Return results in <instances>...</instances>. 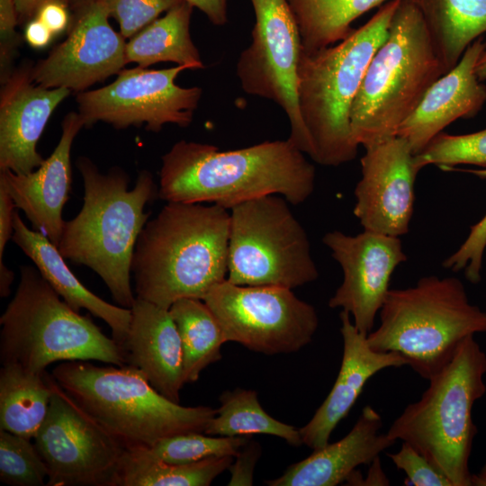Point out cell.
I'll list each match as a JSON object with an SVG mask.
<instances>
[{
	"instance_id": "6da1fadb",
	"label": "cell",
	"mask_w": 486,
	"mask_h": 486,
	"mask_svg": "<svg viewBox=\"0 0 486 486\" xmlns=\"http://www.w3.org/2000/svg\"><path fill=\"white\" fill-rule=\"evenodd\" d=\"M315 179L314 166L288 139L228 151L180 140L162 157L158 195L167 202H210L229 211L270 194L296 205L312 194Z\"/></svg>"
},
{
	"instance_id": "7a4b0ae2",
	"label": "cell",
	"mask_w": 486,
	"mask_h": 486,
	"mask_svg": "<svg viewBox=\"0 0 486 486\" xmlns=\"http://www.w3.org/2000/svg\"><path fill=\"white\" fill-rule=\"evenodd\" d=\"M230 225L221 206L167 202L136 243V297L165 309L182 298L202 300L227 279Z\"/></svg>"
},
{
	"instance_id": "3957f363",
	"label": "cell",
	"mask_w": 486,
	"mask_h": 486,
	"mask_svg": "<svg viewBox=\"0 0 486 486\" xmlns=\"http://www.w3.org/2000/svg\"><path fill=\"white\" fill-rule=\"evenodd\" d=\"M77 167L84 183V202L78 214L65 220L58 248L65 259L96 273L119 306L135 302L130 284L136 243L149 213L147 203L158 194L152 175L139 173L135 186L119 167L103 174L87 158Z\"/></svg>"
},
{
	"instance_id": "277c9868",
	"label": "cell",
	"mask_w": 486,
	"mask_h": 486,
	"mask_svg": "<svg viewBox=\"0 0 486 486\" xmlns=\"http://www.w3.org/2000/svg\"><path fill=\"white\" fill-rule=\"evenodd\" d=\"M400 0L381 5L374 16L337 45L314 52L302 49L297 71L299 111L320 165L338 166L353 160L358 145L350 111L367 67L387 36Z\"/></svg>"
},
{
	"instance_id": "5b68a950",
	"label": "cell",
	"mask_w": 486,
	"mask_h": 486,
	"mask_svg": "<svg viewBox=\"0 0 486 486\" xmlns=\"http://www.w3.org/2000/svg\"><path fill=\"white\" fill-rule=\"evenodd\" d=\"M58 385L126 448L151 447L182 433L206 430L217 409L185 407L158 392L130 365L62 362L52 370Z\"/></svg>"
},
{
	"instance_id": "8992f818",
	"label": "cell",
	"mask_w": 486,
	"mask_h": 486,
	"mask_svg": "<svg viewBox=\"0 0 486 486\" xmlns=\"http://www.w3.org/2000/svg\"><path fill=\"white\" fill-rule=\"evenodd\" d=\"M379 317V326L366 337L369 346L400 355L428 381L467 338L486 333V312L470 302L463 282L453 276L428 275L412 286L390 289Z\"/></svg>"
},
{
	"instance_id": "52a82bcc",
	"label": "cell",
	"mask_w": 486,
	"mask_h": 486,
	"mask_svg": "<svg viewBox=\"0 0 486 486\" xmlns=\"http://www.w3.org/2000/svg\"><path fill=\"white\" fill-rule=\"evenodd\" d=\"M445 73L415 1L400 0L351 107L355 142L364 148L396 136Z\"/></svg>"
},
{
	"instance_id": "ba28073f",
	"label": "cell",
	"mask_w": 486,
	"mask_h": 486,
	"mask_svg": "<svg viewBox=\"0 0 486 486\" xmlns=\"http://www.w3.org/2000/svg\"><path fill=\"white\" fill-rule=\"evenodd\" d=\"M486 354L467 338L432 379L420 399L392 422L387 436L409 443L434 464L453 486H472L469 460L477 428L472 410L486 392Z\"/></svg>"
},
{
	"instance_id": "9c48e42d",
	"label": "cell",
	"mask_w": 486,
	"mask_h": 486,
	"mask_svg": "<svg viewBox=\"0 0 486 486\" xmlns=\"http://www.w3.org/2000/svg\"><path fill=\"white\" fill-rule=\"evenodd\" d=\"M15 293L0 318V362L45 373L55 362L123 365L122 348L88 316L72 309L31 266L20 268Z\"/></svg>"
},
{
	"instance_id": "30bf717a",
	"label": "cell",
	"mask_w": 486,
	"mask_h": 486,
	"mask_svg": "<svg viewBox=\"0 0 486 486\" xmlns=\"http://www.w3.org/2000/svg\"><path fill=\"white\" fill-rule=\"evenodd\" d=\"M288 203L270 194L230 210L229 282L293 289L317 280L308 235Z\"/></svg>"
},
{
	"instance_id": "8fae6325",
	"label": "cell",
	"mask_w": 486,
	"mask_h": 486,
	"mask_svg": "<svg viewBox=\"0 0 486 486\" xmlns=\"http://www.w3.org/2000/svg\"><path fill=\"white\" fill-rule=\"evenodd\" d=\"M202 300L226 342L266 355L299 351L311 342L319 326L316 309L285 287L238 285L226 279Z\"/></svg>"
},
{
	"instance_id": "7c38bea8",
	"label": "cell",
	"mask_w": 486,
	"mask_h": 486,
	"mask_svg": "<svg viewBox=\"0 0 486 486\" xmlns=\"http://www.w3.org/2000/svg\"><path fill=\"white\" fill-rule=\"evenodd\" d=\"M252 41L239 55L236 74L244 92L273 101L290 122L288 140L310 158L309 133L302 120L297 71L302 52L299 29L287 0H250Z\"/></svg>"
},
{
	"instance_id": "4fadbf2b",
	"label": "cell",
	"mask_w": 486,
	"mask_h": 486,
	"mask_svg": "<svg viewBox=\"0 0 486 486\" xmlns=\"http://www.w3.org/2000/svg\"><path fill=\"white\" fill-rule=\"evenodd\" d=\"M52 375V374H51ZM52 396L34 444L49 469L47 486H113L126 446L52 376Z\"/></svg>"
},
{
	"instance_id": "5bb4252c",
	"label": "cell",
	"mask_w": 486,
	"mask_h": 486,
	"mask_svg": "<svg viewBox=\"0 0 486 486\" xmlns=\"http://www.w3.org/2000/svg\"><path fill=\"white\" fill-rule=\"evenodd\" d=\"M185 69L184 66L160 70L140 67L122 69L112 84L78 93V113L85 127L104 122L116 129L145 126L158 132L167 123L189 126L202 90L176 84Z\"/></svg>"
},
{
	"instance_id": "9a60e30c",
	"label": "cell",
	"mask_w": 486,
	"mask_h": 486,
	"mask_svg": "<svg viewBox=\"0 0 486 486\" xmlns=\"http://www.w3.org/2000/svg\"><path fill=\"white\" fill-rule=\"evenodd\" d=\"M322 241L343 273L328 306L347 311L356 328L367 336L390 291L392 274L408 258L401 240L364 230L356 235L332 230Z\"/></svg>"
},
{
	"instance_id": "2e32d148",
	"label": "cell",
	"mask_w": 486,
	"mask_h": 486,
	"mask_svg": "<svg viewBox=\"0 0 486 486\" xmlns=\"http://www.w3.org/2000/svg\"><path fill=\"white\" fill-rule=\"evenodd\" d=\"M109 17L102 0L74 15L67 39L32 67V80L47 88L80 93L119 74L127 64L126 42L111 27Z\"/></svg>"
},
{
	"instance_id": "e0dca14e",
	"label": "cell",
	"mask_w": 486,
	"mask_h": 486,
	"mask_svg": "<svg viewBox=\"0 0 486 486\" xmlns=\"http://www.w3.org/2000/svg\"><path fill=\"white\" fill-rule=\"evenodd\" d=\"M354 215L364 230L400 238L410 230L418 173L408 142L393 136L364 147Z\"/></svg>"
},
{
	"instance_id": "ac0fdd59",
	"label": "cell",
	"mask_w": 486,
	"mask_h": 486,
	"mask_svg": "<svg viewBox=\"0 0 486 486\" xmlns=\"http://www.w3.org/2000/svg\"><path fill=\"white\" fill-rule=\"evenodd\" d=\"M70 91L37 85L27 64L13 71L0 95V171L28 174L41 166L45 159L37 143L51 113Z\"/></svg>"
},
{
	"instance_id": "d6986e66",
	"label": "cell",
	"mask_w": 486,
	"mask_h": 486,
	"mask_svg": "<svg viewBox=\"0 0 486 486\" xmlns=\"http://www.w3.org/2000/svg\"><path fill=\"white\" fill-rule=\"evenodd\" d=\"M61 126L57 147L37 169L28 174L0 171V181L6 186L16 208L57 248L65 223L62 211L71 190V147L85 122L79 113L71 112L65 116Z\"/></svg>"
},
{
	"instance_id": "ffe728a7",
	"label": "cell",
	"mask_w": 486,
	"mask_h": 486,
	"mask_svg": "<svg viewBox=\"0 0 486 486\" xmlns=\"http://www.w3.org/2000/svg\"><path fill=\"white\" fill-rule=\"evenodd\" d=\"M485 50L483 38L475 40L457 64L428 88L400 126L396 136L404 139L415 155L449 124L458 119H471L482 108L486 86L478 78L475 68Z\"/></svg>"
},
{
	"instance_id": "44dd1931",
	"label": "cell",
	"mask_w": 486,
	"mask_h": 486,
	"mask_svg": "<svg viewBox=\"0 0 486 486\" xmlns=\"http://www.w3.org/2000/svg\"><path fill=\"white\" fill-rule=\"evenodd\" d=\"M339 320L343 354L338 374L311 419L299 429L303 445L313 450L328 444L333 430L346 417L371 377L385 368L408 365L397 353L373 349L347 311L341 310Z\"/></svg>"
},
{
	"instance_id": "7402d4cb",
	"label": "cell",
	"mask_w": 486,
	"mask_h": 486,
	"mask_svg": "<svg viewBox=\"0 0 486 486\" xmlns=\"http://www.w3.org/2000/svg\"><path fill=\"white\" fill-rule=\"evenodd\" d=\"M122 344L125 364L141 370L151 385L179 403L184 378L180 336L168 309L137 298Z\"/></svg>"
},
{
	"instance_id": "603a6c76",
	"label": "cell",
	"mask_w": 486,
	"mask_h": 486,
	"mask_svg": "<svg viewBox=\"0 0 486 486\" xmlns=\"http://www.w3.org/2000/svg\"><path fill=\"white\" fill-rule=\"evenodd\" d=\"M381 415L365 406L352 429L340 440L313 450L307 458L292 464L269 486H336L346 482L359 465L371 464L385 449L394 445L380 433Z\"/></svg>"
},
{
	"instance_id": "cb8c5ba5",
	"label": "cell",
	"mask_w": 486,
	"mask_h": 486,
	"mask_svg": "<svg viewBox=\"0 0 486 486\" xmlns=\"http://www.w3.org/2000/svg\"><path fill=\"white\" fill-rule=\"evenodd\" d=\"M12 239L72 309L78 312L85 309L104 320L112 329V338L122 346L130 328V309L107 302L88 290L69 269L58 248L43 233L29 229L17 212Z\"/></svg>"
},
{
	"instance_id": "d4e9b609",
	"label": "cell",
	"mask_w": 486,
	"mask_h": 486,
	"mask_svg": "<svg viewBox=\"0 0 486 486\" xmlns=\"http://www.w3.org/2000/svg\"><path fill=\"white\" fill-rule=\"evenodd\" d=\"M193 8L182 1L131 37L126 43L127 64L146 68L159 62H174L188 69L204 68L190 34Z\"/></svg>"
},
{
	"instance_id": "484cf974",
	"label": "cell",
	"mask_w": 486,
	"mask_h": 486,
	"mask_svg": "<svg viewBox=\"0 0 486 486\" xmlns=\"http://www.w3.org/2000/svg\"><path fill=\"white\" fill-rule=\"evenodd\" d=\"M446 73L486 32V0H414Z\"/></svg>"
},
{
	"instance_id": "4316f807",
	"label": "cell",
	"mask_w": 486,
	"mask_h": 486,
	"mask_svg": "<svg viewBox=\"0 0 486 486\" xmlns=\"http://www.w3.org/2000/svg\"><path fill=\"white\" fill-rule=\"evenodd\" d=\"M52 375L18 364L0 370V429L33 439L49 410Z\"/></svg>"
},
{
	"instance_id": "83f0119b",
	"label": "cell",
	"mask_w": 486,
	"mask_h": 486,
	"mask_svg": "<svg viewBox=\"0 0 486 486\" xmlns=\"http://www.w3.org/2000/svg\"><path fill=\"white\" fill-rule=\"evenodd\" d=\"M233 460L222 456L175 464L154 456L146 447L126 448L113 486H208Z\"/></svg>"
},
{
	"instance_id": "f1b7e54d",
	"label": "cell",
	"mask_w": 486,
	"mask_h": 486,
	"mask_svg": "<svg viewBox=\"0 0 486 486\" xmlns=\"http://www.w3.org/2000/svg\"><path fill=\"white\" fill-rule=\"evenodd\" d=\"M391 0H287L295 18L302 49L314 52L345 40L352 22Z\"/></svg>"
},
{
	"instance_id": "f546056e",
	"label": "cell",
	"mask_w": 486,
	"mask_h": 486,
	"mask_svg": "<svg viewBox=\"0 0 486 486\" xmlns=\"http://www.w3.org/2000/svg\"><path fill=\"white\" fill-rule=\"evenodd\" d=\"M168 310L181 339L184 382H195L202 370L221 359L223 332L203 300L182 298Z\"/></svg>"
},
{
	"instance_id": "4dcf8cb0",
	"label": "cell",
	"mask_w": 486,
	"mask_h": 486,
	"mask_svg": "<svg viewBox=\"0 0 486 486\" xmlns=\"http://www.w3.org/2000/svg\"><path fill=\"white\" fill-rule=\"evenodd\" d=\"M220 401V406L205 434L221 436L263 434L281 437L292 446L303 445L299 429L266 412L256 391L241 388L225 391Z\"/></svg>"
},
{
	"instance_id": "1f68e13d",
	"label": "cell",
	"mask_w": 486,
	"mask_h": 486,
	"mask_svg": "<svg viewBox=\"0 0 486 486\" xmlns=\"http://www.w3.org/2000/svg\"><path fill=\"white\" fill-rule=\"evenodd\" d=\"M249 437L215 436L202 432H188L164 438L147 449L166 463L185 464L212 457H235L249 442Z\"/></svg>"
},
{
	"instance_id": "d6a6232c",
	"label": "cell",
	"mask_w": 486,
	"mask_h": 486,
	"mask_svg": "<svg viewBox=\"0 0 486 486\" xmlns=\"http://www.w3.org/2000/svg\"><path fill=\"white\" fill-rule=\"evenodd\" d=\"M32 439L0 429V480L12 486L47 484L49 469Z\"/></svg>"
},
{
	"instance_id": "836d02e7",
	"label": "cell",
	"mask_w": 486,
	"mask_h": 486,
	"mask_svg": "<svg viewBox=\"0 0 486 486\" xmlns=\"http://www.w3.org/2000/svg\"><path fill=\"white\" fill-rule=\"evenodd\" d=\"M415 164L419 170L430 165L445 171L458 165L485 167L486 129L461 135L441 132L415 155Z\"/></svg>"
},
{
	"instance_id": "e575fe53",
	"label": "cell",
	"mask_w": 486,
	"mask_h": 486,
	"mask_svg": "<svg viewBox=\"0 0 486 486\" xmlns=\"http://www.w3.org/2000/svg\"><path fill=\"white\" fill-rule=\"evenodd\" d=\"M486 178V168L456 169ZM486 252V212L484 216L470 228V231L461 246L448 257L442 266L454 272L463 270L465 278L472 284L482 279L483 257Z\"/></svg>"
},
{
	"instance_id": "d590c367",
	"label": "cell",
	"mask_w": 486,
	"mask_h": 486,
	"mask_svg": "<svg viewBox=\"0 0 486 486\" xmlns=\"http://www.w3.org/2000/svg\"><path fill=\"white\" fill-rule=\"evenodd\" d=\"M120 25L124 39L131 38L164 12L184 0H102Z\"/></svg>"
},
{
	"instance_id": "8d00e7d4",
	"label": "cell",
	"mask_w": 486,
	"mask_h": 486,
	"mask_svg": "<svg viewBox=\"0 0 486 486\" xmlns=\"http://www.w3.org/2000/svg\"><path fill=\"white\" fill-rule=\"evenodd\" d=\"M387 456L406 474L405 484L414 486H453L450 480L411 445L402 442L396 453Z\"/></svg>"
},
{
	"instance_id": "74e56055",
	"label": "cell",
	"mask_w": 486,
	"mask_h": 486,
	"mask_svg": "<svg viewBox=\"0 0 486 486\" xmlns=\"http://www.w3.org/2000/svg\"><path fill=\"white\" fill-rule=\"evenodd\" d=\"M18 23L14 0H0V79L3 85L13 73V61L21 37L16 32Z\"/></svg>"
},
{
	"instance_id": "f35d334b",
	"label": "cell",
	"mask_w": 486,
	"mask_h": 486,
	"mask_svg": "<svg viewBox=\"0 0 486 486\" xmlns=\"http://www.w3.org/2000/svg\"><path fill=\"white\" fill-rule=\"evenodd\" d=\"M260 455V447L250 441L235 456L236 461L230 466L231 478L229 485H252L253 471Z\"/></svg>"
},
{
	"instance_id": "ab89813d",
	"label": "cell",
	"mask_w": 486,
	"mask_h": 486,
	"mask_svg": "<svg viewBox=\"0 0 486 486\" xmlns=\"http://www.w3.org/2000/svg\"><path fill=\"white\" fill-rule=\"evenodd\" d=\"M15 207L6 186L0 181V266L4 265L3 258L5 246L13 238Z\"/></svg>"
},
{
	"instance_id": "60d3db41",
	"label": "cell",
	"mask_w": 486,
	"mask_h": 486,
	"mask_svg": "<svg viewBox=\"0 0 486 486\" xmlns=\"http://www.w3.org/2000/svg\"><path fill=\"white\" fill-rule=\"evenodd\" d=\"M68 5L60 1H51L40 7L35 18L40 20L53 34L63 32L68 25Z\"/></svg>"
},
{
	"instance_id": "b9f144b4",
	"label": "cell",
	"mask_w": 486,
	"mask_h": 486,
	"mask_svg": "<svg viewBox=\"0 0 486 486\" xmlns=\"http://www.w3.org/2000/svg\"><path fill=\"white\" fill-rule=\"evenodd\" d=\"M201 10L212 23L222 26L228 22V0H184Z\"/></svg>"
},
{
	"instance_id": "7bdbcfd3",
	"label": "cell",
	"mask_w": 486,
	"mask_h": 486,
	"mask_svg": "<svg viewBox=\"0 0 486 486\" xmlns=\"http://www.w3.org/2000/svg\"><path fill=\"white\" fill-rule=\"evenodd\" d=\"M53 35L52 32L38 18L29 21L24 31L26 41L35 49L46 47Z\"/></svg>"
},
{
	"instance_id": "ee69618b",
	"label": "cell",
	"mask_w": 486,
	"mask_h": 486,
	"mask_svg": "<svg viewBox=\"0 0 486 486\" xmlns=\"http://www.w3.org/2000/svg\"><path fill=\"white\" fill-rule=\"evenodd\" d=\"M18 22H23L31 21L36 17L37 13L42 5L51 1H60L66 4V0H14Z\"/></svg>"
},
{
	"instance_id": "f6af8a7d",
	"label": "cell",
	"mask_w": 486,
	"mask_h": 486,
	"mask_svg": "<svg viewBox=\"0 0 486 486\" xmlns=\"http://www.w3.org/2000/svg\"><path fill=\"white\" fill-rule=\"evenodd\" d=\"M367 479L363 480L360 485H388L389 480L383 473L379 457L372 462Z\"/></svg>"
},
{
	"instance_id": "bcb514c9",
	"label": "cell",
	"mask_w": 486,
	"mask_h": 486,
	"mask_svg": "<svg viewBox=\"0 0 486 486\" xmlns=\"http://www.w3.org/2000/svg\"><path fill=\"white\" fill-rule=\"evenodd\" d=\"M94 1L96 0H66V4L76 15Z\"/></svg>"
},
{
	"instance_id": "7dc6e473",
	"label": "cell",
	"mask_w": 486,
	"mask_h": 486,
	"mask_svg": "<svg viewBox=\"0 0 486 486\" xmlns=\"http://www.w3.org/2000/svg\"><path fill=\"white\" fill-rule=\"evenodd\" d=\"M475 72L481 81L486 80V50L482 52L477 62Z\"/></svg>"
},
{
	"instance_id": "c3c4849f",
	"label": "cell",
	"mask_w": 486,
	"mask_h": 486,
	"mask_svg": "<svg viewBox=\"0 0 486 486\" xmlns=\"http://www.w3.org/2000/svg\"><path fill=\"white\" fill-rule=\"evenodd\" d=\"M472 485L486 486V463L478 474H472Z\"/></svg>"
},
{
	"instance_id": "681fc988",
	"label": "cell",
	"mask_w": 486,
	"mask_h": 486,
	"mask_svg": "<svg viewBox=\"0 0 486 486\" xmlns=\"http://www.w3.org/2000/svg\"><path fill=\"white\" fill-rule=\"evenodd\" d=\"M485 259H486V252H485Z\"/></svg>"
}]
</instances>
